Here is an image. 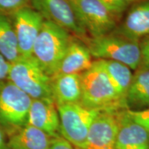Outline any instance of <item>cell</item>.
Segmentation results:
<instances>
[{
	"label": "cell",
	"instance_id": "6da1fadb",
	"mask_svg": "<svg viewBox=\"0 0 149 149\" xmlns=\"http://www.w3.org/2000/svg\"><path fill=\"white\" fill-rule=\"evenodd\" d=\"M80 104L100 112H118L127 109L126 103L115 92L100 61L81 73Z\"/></svg>",
	"mask_w": 149,
	"mask_h": 149
},
{
	"label": "cell",
	"instance_id": "7a4b0ae2",
	"mask_svg": "<svg viewBox=\"0 0 149 149\" xmlns=\"http://www.w3.org/2000/svg\"><path fill=\"white\" fill-rule=\"evenodd\" d=\"M71 40L69 33L44 20L33 46L32 55L51 77L57 73Z\"/></svg>",
	"mask_w": 149,
	"mask_h": 149
},
{
	"label": "cell",
	"instance_id": "3957f363",
	"mask_svg": "<svg viewBox=\"0 0 149 149\" xmlns=\"http://www.w3.org/2000/svg\"><path fill=\"white\" fill-rule=\"evenodd\" d=\"M84 42L94 58L118 61L131 70L138 69L140 64L138 42L129 40L113 31L99 37H87Z\"/></svg>",
	"mask_w": 149,
	"mask_h": 149
},
{
	"label": "cell",
	"instance_id": "277c9868",
	"mask_svg": "<svg viewBox=\"0 0 149 149\" xmlns=\"http://www.w3.org/2000/svg\"><path fill=\"white\" fill-rule=\"evenodd\" d=\"M8 81L26 93L32 100L53 98L51 77L33 56L23 57L11 63Z\"/></svg>",
	"mask_w": 149,
	"mask_h": 149
},
{
	"label": "cell",
	"instance_id": "5b68a950",
	"mask_svg": "<svg viewBox=\"0 0 149 149\" xmlns=\"http://www.w3.org/2000/svg\"><path fill=\"white\" fill-rule=\"evenodd\" d=\"M32 100L8 80L0 83V124L7 135L28 124Z\"/></svg>",
	"mask_w": 149,
	"mask_h": 149
},
{
	"label": "cell",
	"instance_id": "8992f818",
	"mask_svg": "<svg viewBox=\"0 0 149 149\" xmlns=\"http://www.w3.org/2000/svg\"><path fill=\"white\" fill-rule=\"evenodd\" d=\"M59 131L63 138L74 148H84L91 124L100 111L88 109L80 103L57 106Z\"/></svg>",
	"mask_w": 149,
	"mask_h": 149
},
{
	"label": "cell",
	"instance_id": "52a82bcc",
	"mask_svg": "<svg viewBox=\"0 0 149 149\" xmlns=\"http://www.w3.org/2000/svg\"><path fill=\"white\" fill-rule=\"evenodd\" d=\"M80 25L91 37L109 34L116 29L117 18L99 0H68Z\"/></svg>",
	"mask_w": 149,
	"mask_h": 149
},
{
	"label": "cell",
	"instance_id": "ba28073f",
	"mask_svg": "<svg viewBox=\"0 0 149 149\" xmlns=\"http://www.w3.org/2000/svg\"><path fill=\"white\" fill-rule=\"evenodd\" d=\"M30 5L45 21L56 24L83 40L87 38L86 32L78 22L68 0H31Z\"/></svg>",
	"mask_w": 149,
	"mask_h": 149
},
{
	"label": "cell",
	"instance_id": "9c48e42d",
	"mask_svg": "<svg viewBox=\"0 0 149 149\" xmlns=\"http://www.w3.org/2000/svg\"><path fill=\"white\" fill-rule=\"evenodd\" d=\"M17 40L20 55L32 56L33 48L44 19L31 6L10 14Z\"/></svg>",
	"mask_w": 149,
	"mask_h": 149
},
{
	"label": "cell",
	"instance_id": "30bf717a",
	"mask_svg": "<svg viewBox=\"0 0 149 149\" xmlns=\"http://www.w3.org/2000/svg\"><path fill=\"white\" fill-rule=\"evenodd\" d=\"M117 113H99L91 124L83 149H115L118 128Z\"/></svg>",
	"mask_w": 149,
	"mask_h": 149
},
{
	"label": "cell",
	"instance_id": "8fae6325",
	"mask_svg": "<svg viewBox=\"0 0 149 149\" xmlns=\"http://www.w3.org/2000/svg\"><path fill=\"white\" fill-rule=\"evenodd\" d=\"M28 124L42 130L53 138L61 136L58 110L54 100H33L28 116Z\"/></svg>",
	"mask_w": 149,
	"mask_h": 149
},
{
	"label": "cell",
	"instance_id": "7c38bea8",
	"mask_svg": "<svg viewBox=\"0 0 149 149\" xmlns=\"http://www.w3.org/2000/svg\"><path fill=\"white\" fill-rule=\"evenodd\" d=\"M113 32L138 42L149 35V0H139L134 3L122 23Z\"/></svg>",
	"mask_w": 149,
	"mask_h": 149
},
{
	"label": "cell",
	"instance_id": "4fadbf2b",
	"mask_svg": "<svg viewBox=\"0 0 149 149\" xmlns=\"http://www.w3.org/2000/svg\"><path fill=\"white\" fill-rule=\"evenodd\" d=\"M126 110L117 113L118 128L115 149H149V133L133 122Z\"/></svg>",
	"mask_w": 149,
	"mask_h": 149
},
{
	"label": "cell",
	"instance_id": "5bb4252c",
	"mask_svg": "<svg viewBox=\"0 0 149 149\" xmlns=\"http://www.w3.org/2000/svg\"><path fill=\"white\" fill-rule=\"evenodd\" d=\"M51 88L57 106L80 103L81 74H56L51 77Z\"/></svg>",
	"mask_w": 149,
	"mask_h": 149
},
{
	"label": "cell",
	"instance_id": "9a60e30c",
	"mask_svg": "<svg viewBox=\"0 0 149 149\" xmlns=\"http://www.w3.org/2000/svg\"><path fill=\"white\" fill-rule=\"evenodd\" d=\"M92 55L84 43L72 38L55 75L81 74L92 66Z\"/></svg>",
	"mask_w": 149,
	"mask_h": 149
},
{
	"label": "cell",
	"instance_id": "2e32d148",
	"mask_svg": "<svg viewBox=\"0 0 149 149\" xmlns=\"http://www.w3.org/2000/svg\"><path fill=\"white\" fill-rule=\"evenodd\" d=\"M53 137L38 128L26 124L8 136L10 149H48Z\"/></svg>",
	"mask_w": 149,
	"mask_h": 149
},
{
	"label": "cell",
	"instance_id": "e0dca14e",
	"mask_svg": "<svg viewBox=\"0 0 149 149\" xmlns=\"http://www.w3.org/2000/svg\"><path fill=\"white\" fill-rule=\"evenodd\" d=\"M126 100L127 109L140 110L149 108V70H135Z\"/></svg>",
	"mask_w": 149,
	"mask_h": 149
},
{
	"label": "cell",
	"instance_id": "ac0fdd59",
	"mask_svg": "<svg viewBox=\"0 0 149 149\" xmlns=\"http://www.w3.org/2000/svg\"><path fill=\"white\" fill-rule=\"evenodd\" d=\"M117 94L126 103V94L131 83L132 70L122 63L113 60L98 59Z\"/></svg>",
	"mask_w": 149,
	"mask_h": 149
},
{
	"label": "cell",
	"instance_id": "d6986e66",
	"mask_svg": "<svg viewBox=\"0 0 149 149\" xmlns=\"http://www.w3.org/2000/svg\"><path fill=\"white\" fill-rule=\"evenodd\" d=\"M0 53L10 64L20 57L12 19L0 12Z\"/></svg>",
	"mask_w": 149,
	"mask_h": 149
},
{
	"label": "cell",
	"instance_id": "ffe728a7",
	"mask_svg": "<svg viewBox=\"0 0 149 149\" xmlns=\"http://www.w3.org/2000/svg\"><path fill=\"white\" fill-rule=\"evenodd\" d=\"M117 19L139 0H99Z\"/></svg>",
	"mask_w": 149,
	"mask_h": 149
},
{
	"label": "cell",
	"instance_id": "44dd1931",
	"mask_svg": "<svg viewBox=\"0 0 149 149\" xmlns=\"http://www.w3.org/2000/svg\"><path fill=\"white\" fill-rule=\"evenodd\" d=\"M128 117L149 133V108L140 110L126 109Z\"/></svg>",
	"mask_w": 149,
	"mask_h": 149
},
{
	"label": "cell",
	"instance_id": "7402d4cb",
	"mask_svg": "<svg viewBox=\"0 0 149 149\" xmlns=\"http://www.w3.org/2000/svg\"><path fill=\"white\" fill-rule=\"evenodd\" d=\"M30 3L31 0H0V12L10 15Z\"/></svg>",
	"mask_w": 149,
	"mask_h": 149
},
{
	"label": "cell",
	"instance_id": "603a6c76",
	"mask_svg": "<svg viewBox=\"0 0 149 149\" xmlns=\"http://www.w3.org/2000/svg\"><path fill=\"white\" fill-rule=\"evenodd\" d=\"M140 49V64L138 69L149 70V35L139 42Z\"/></svg>",
	"mask_w": 149,
	"mask_h": 149
},
{
	"label": "cell",
	"instance_id": "cb8c5ba5",
	"mask_svg": "<svg viewBox=\"0 0 149 149\" xmlns=\"http://www.w3.org/2000/svg\"><path fill=\"white\" fill-rule=\"evenodd\" d=\"M48 149H75V148L61 136H59L53 138Z\"/></svg>",
	"mask_w": 149,
	"mask_h": 149
},
{
	"label": "cell",
	"instance_id": "d4e9b609",
	"mask_svg": "<svg viewBox=\"0 0 149 149\" xmlns=\"http://www.w3.org/2000/svg\"><path fill=\"white\" fill-rule=\"evenodd\" d=\"M10 64L0 53V83L8 80Z\"/></svg>",
	"mask_w": 149,
	"mask_h": 149
},
{
	"label": "cell",
	"instance_id": "484cf974",
	"mask_svg": "<svg viewBox=\"0 0 149 149\" xmlns=\"http://www.w3.org/2000/svg\"><path fill=\"white\" fill-rule=\"evenodd\" d=\"M0 149H10L8 145V135L0 124Z\"/></svg>",
	"mask_w": 149,
	"mask_h": 149
},
{
	"label": "cell",
	"instance_id": "4316f807",
	"mask_svg": "<svg viewBox=\"0 0 149 149\" xmlns=\"http://www.w3.org/2000/svg\"><path fill=\"white\" fill-rule=\"evenodd\" d=\"M75 149H79V148H75Z\"/></svg>",
	"mask_w": 149,
	"mask_h": 149
}]
</instances>
